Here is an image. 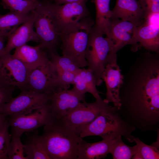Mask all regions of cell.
I'll return each mask as SVG.
<instances>
[{
	"mask_svg": "<svg viewBox=\"0 0 159 159\" xmlns=\"http://www.w3.org/2000/svg\"><path fill=\"white\" fill-rule=\"evenodd\" d=\"M159 54L141 53L123 75L121 105L138 112L159 110Z\"/></svg>",
	"mask_w": 159,
	"mask_h": 159,
	"instance_id": "obj_1",
	"label": "cell"
},
{
	"mask_svg": "<svg viewBox=\"0 0 159 159\" xmlns=\"http://www.w3.org/2000/svg\"><path fill=\"white\" fill-rule=\"evenodd\" d=\"M40 141L51 159H77L80 137L61 119L44 126Z\"/></svg>",
	"mask_w": 159,
	"mask_h": 159,
	"instance_id": "obj_2",
	"label": "cell"
},
{
	"mask_svg": "<svg viewBox=\"0 0 159 159\" xmlns=\"http://www.w3.org/2000/svg\"><path fill=\"white\" fill-rule=\"evenodd\" d=\"M136 129L124 121L121 117L118 107L108 106L81 132L82 138L98 136L102 139H114L124 137L130 143L134 142L135 137L132 132Z\"/></svg>",
	"mask_w": 159,
	"mask_h": 159,
	"instance_id": "obj_3",
	"label": "cell"
},
{
	"mask_svg": "<svg viewBox=\"0 0 159 159\" xmlns=\"http://www.w3.org/2000/svg\"><path fill=\"white\" fill-rule=\"evenodd\" d=\"M90 16L81 19L74 26L59 34L62 55L69 58L80 68L87 66L85 53L90 31L94 25Z\"/></svg>",
	"mask_w": 159,
	"mask_h": 159,
	"instance_id": "obj_4",
	"label": "cell"
},
{
	"mask_svg": "<svg viewBox=\"0 0 159 159\" xmlns=\"http://www.w3.org/2000/svg\"><path fill=\"white\" fill-rule=\"evenodd\" d=\"M96 32L92 28L85 53L88 68L92 72L96 85L103 82L102 75L107 64L117 58L114 45L108 37Z\"/></svg>",
	"mask_w": 159,
	"mask_h": 159,
	"instance_id": "obj_5",
	"label": "cell"
},
{
	"mask_svg": "<svg viewBox=\"0 0 159 159\" xmlns=\"http://www.w3.org/2000/svg\"><path fill=\"white\" fill-rule=\"evenodd\" d=\"M86 1L87 0H83L58 5L48 0L43 1L59 34L72 27L83 18L90 16L86 6Z\"/></svg>",
	"mask_w": 159,
	"mask_h": 159,
	"instance_id": "obj_6",
	"label": "cell"
},
{
	"mask_svg": "<svg viewBox=\"0 0 159 159\" xmlns=\"http://www.w3.org/2000/svg\"><path fill=\"white\" fill-rule=\"evenodd\" d=\"M30 70L10 53L3 55L0 58V86L24 91Z\"/></svg>",
	"mask_w": 159,
	"mask_h": 159,
	"instance_id": "obj_7",
	"label": "cell"
},
{
	"mask_svg": "<svg viewBox=\"0 0 159 159\" xmlns=\"http://www.w3.org/2000/svg\"><path fill=\"white\" fill-rule=\"evenodd\" d=\"M51 94L21 91L18 95L12 97L2 106L0 113L6 114L9 117L29 114L46 105L50 99Z\"/></svg>",
	"mask_w": 159,
	"mask_h": 159,
	"instance_id": "obj_8",
	"label": "cell"
},
{
	"mask_svg": "<svg viewBox=\"0 0 159 159\" xmlns=\"http://www.w3.org/2000/svg\"><path fill=\"white\" fill-rule=\"evenodd\" d=\"M109 105L101 97L92 103L85 101L71 113L60 119L79 136L85 127Z\"/></svg>",
	"mask_w": 159,
	"mask_h": 159,
	"instance_id": "obj_9",
	"label": "cell"
},
{
	"mask_svg": "<svg viewBox=\"0 0 159 159\" xmlns=\"http://www.w3.org/2000/svg\"><path fill=\"white\" fill-rule=\"evenodd\" d=\"M37 15L34 27L39 44L49 54L57 53L59 37L42 1H38L35 9Z\"/></svg>",
	"mask_w": 159,
	"mask_h": 159,
	"instance_id": "obj_10",
	"label": "cell"
},
{
	"mask_svg": "<svg viewBox=\"0 0 159 159\" xmlns=\"http://www.w3.org/2000/svg\"><path fill=\"white\" fill-rule=\"evenodd\" d=\"M60 88L56 67L51 60L30 70L24 91L36 93L51 94Z\"/></svg>",
	"mask_w": 159,
	"mask_h": 159,
	"instance_id": "obj_11",
	"label": "cell"
},
{
	"mask_svg": "<svg viewBox=\"0 0 159 159\" xmlns=\"http://www.w3.org/2000/svg\"><path fill=\"white\" fill-rule=\"evenodd\" d=\"M85 100V94L73 88L70 90L57 89L51 93L47 103L49 110L55 118L60 119L79 107Z\"/></svg>",
	"mask_w": 159,
	"mask_h": 159,
	"instance_id": "obj_12",
	"label": "cell"
},
{
	"mask_svg": "<svg viewBox=\"0 0 159 159\" xmlns=\"http://www.w3.org/2000/svg\"><path fill=\"white\" fill-rule=\"evenodd\" d=\"M54 118L47 104L29 114L9 117L8 120L11 133L21 137L24 132H32L44 126Z\"/></svg>",
	"mask_w": 159,
	"mask_h": 159,
	"instance_id": "obj_13",
	"label": "cell"
},
{
	"mask_svg": "<svg viewBox=\"0 0 159 159\" xmlns=\"http://www.w3.org/2000/svg\"><path fill=\"white\" fill-rule=\"evenodd\" d=\"M136 26L130 21L117 18L110 19L108 24L107 37L113 42L117 52L127 45L131 46L134 52L138 49L139 45L135 36Z\"/></svg>",
	"mask_w": 159,
	"mask_h": 159,
	"instance_id": "obj_14",
	"label": "cell"
},
{
	"mask_svg": "<svg viewBox=\"0 0 159 159\" xmlns=\"http://www.w3.org/2000/svg\"><path fill=\"white\" fill-rule=\"evenodd\" d=\"M159 13L147 16L144 23L136 26L135 37L140 45L148 51L159 53Z\"/></svg>",
	"mask_w": 159,
	"mask_h": 159,
	"instance_id": "obj_15",
	"label": "cell"
},
{
	"mask_svg": "<svg viewBox=\"0 0 159 159\" xmlns=\"http://www.w3.org/2000/svg\"><path fill=\"white\" fill-rule=\"evenodd\" d=\"M117 58L107 65L102 75V80L105 82L106 87V98L107 103L112 102L114 106L119 108L121 105L119 92L123 82V75L117 63Z\"/></svg>",
	"mask_w": 159,
	"mask_h": 159,
	"instance_id": "obj_16",
	"label": "cell"
},
{
	"mask_svg": "<svg viewBox=\"0 0 159 159\" xmlns=\"http://www.w3.org/2000/svg\"><path fill=\"white\" fill-rule=\"evenodd\" d=\"M36 15L35 9L32 11L30 19L16 28L9 35L7 44L5 47L4 55L10 53L13 49L25 44L29 42L39 43L37 35L34 30Z\"/></svg>",
	"mask_w": 159,
	"mask_h": 159,
	"instance_id": "obj_17",
	"label": "cell"
},
{
	"mask_svg": "<svg viewBox=\"0 0 159 159\" xmlns=\"http://www.w3.org/2000/svg\"><path fill=\"white\" fill-rule=\"evenodd\" d=\"M145 14L138 0H116L111 10V18L131 22L138 26L144 22Z\"/></svg>",
	"mask_w": 159,
	"mask_h": 159,
	"instance_id": "obj_18",
	"label": "cell"
},
{
	"mask_svg": "<svg viewBox=\"0 0 159 159\" xmlns=\"http://www.w3.org/2000/svg\"><path fill=\"white\" fill-rule=\"evenodd\" d=\"M44 50L39 44L32 46L25 44L16 48L13 55L31 70L50 61Z\"/></svg>",
	"mask_w": 159,
	"mask_h": 159,
	"instance_id": "obj_19",
	"label": "cell"
},
{
	"mask_svg": "<svg viewBox=\"0 0 159 159\" xmlns=\"http://www.w3.org/2000/svg\"><path fill=\"white\" fill-rule=\"evenodd\" d=\"M114 139H104L98 142L89 143L81 138L79 143L77 159L105 158L110 153Z\"/></svg>",
	"mask_w": 159,
	"mask_h": 159,
	"instance_id": "obj_20",
	"label": "cell"
},
{
	"mask_svg": "<svg viewBox=\"0 0 159 159\" xmlns=\"http://www.w3.org/2000/svg\"><path fill=\"white\" fill-rule=\"evenodd\" d=\"M73 87L79 93L85 94L89 92L92 95L95 99L101 98L96 88L95 79L92 71L88 68H80L76 74Z\"/></svg>",
	"mask_w": 159,
	"mask_h": 159,
	"instance_id": "obj_21",
	"label": "cell"
},
{
	"mask_svg": "<svg viewBox=\"0 0 159 159\" xmlns=\"http://www.w3.org/2000/svg\"><path fill=\"white\" fill-rule=\"evenodd\" d=\"M96 11L95 20L93 27L96 32L106 36L111 18L110 4V0H94Z\"/></svg>",
	"mask_w": 159,
	"mask_h": 159,
	"instance_id": "obj_22",
	"label": "cell"
},
{
	"mask_svg": "<svg viewBox=\"0 0 159 159\" xmlns=\"http://www.w3.org/2000/svg\"><path fill=\"white\" fill-rule=\"evenodd\" d=\"M26 133L25 144L30 159H51L40 141L38 130Z\"/></svg>",
	"mask_w": 159,
	"mask_h": 159,
	"instance_id": "obj_23",
	"label": "cell"
},
{
	"mask_svg": "<svg viewBox=\"0 0 159 159\" xmlns=\"http://www.w3.org/2000/svg\"><path fill=\"white\" fill-rule=\"evenodd\" d=\"M137 145L130 146L122 141V136L118 137L113 140L110 150L113 159H130L135 153Z\"/></svg>",
	"mask_w": 159,
	"mask_h": 159,
	"instance_id": "obj_24",
	"label": "cell"
},
{
	"mask_svg": "<svg viewBox=\"0 0 159 159\" xmlns=\"http://www.w3.org/2000/svg\"><path fill=\"white\" fill-rule=\"evenodd\" d=\"M31 11L26 14L11 11L0 16V30L8 31L12 27H16L24 23L30 18Z\"/></svg>",
	"mask_w": 159,
	"mask_h": 159,
	"instance_id": "obj_25",
	"label": "cell"
},
{
	"mask_svg": "<svg viewBox=\"0 0 159 159\" xmlns=\"http://www.w3.org/2000/svg\"><path fill=\"white\" fill-rule=\"evenodd\" d=\"M21 137L11 133L7 151L8 159H30L26 145L22 143Z\"/></svg>",
	"mask_w": 159,
	"mask_h": 159,
	"instance_id": "obj_26",
	"label": "cell"
},
{
	"mask_svg": "<svg viewBox=\"0 0 159 159\" xmlns=\"http://www.w3.org/2000/svg\"><path fill=\"white\" fill-rule=\"evenodd\" d=\"M134 142L137 145L136 151L132 159H158L159 148L152 145H147L135 137Z\"/></svg>",
	"mask_w": 159,
	"mask_h": 159,
	"instance_id": "obj_27",
	"label": "cell"
},
{
	"mask_svg": "<svg viewBox=\"0 0 159 159\" xmlns=\"http://www.w3.org/2000/svg\"><path fill=\"white\" fill-rule=\"evenodd\" d=\"M49 54L51 58V60L55 65L57 69L75 74L79 71L80 68L68 57L63 55L60 56L57 53Z\"/></svg>",
	"mask_w": 159,
	"mask_h": 159,
	"instance_id": "obj_28",
	"label": "cell"
},
{
	"mask_svg": "<svg viewBox=\"0 0 159 159\" xmlns=\"http://www.w3.org/2000/svg\"><path fill=\"white\" fill-rule=\"evenodd\" d=\"M3 4L11 11L28 13L35 9L37 4V1L26 0H1Z\"/></svg>",
	"mask_w": 159,
	"mask_h": 159,
	"instance_id": "obj_29",
	"label": "cell"
},
{
	"mask_svg": "<svg viewBox=\"0 0 159 159\" xmlns=\"http://www.w3.org/2000/svg\"><path fill=\"white\" fill-rule=\"evenodd\" d=\"M8 119L7 117L0 130V159H8L7 151L11 138V134L9 132L10 126Z\"/></svg>",
	"mask_w": 159,
	"mask_h": 159,
	"instance_id": "obj_30",
	"label": "cell"
},
{
	"mask_svg": "<svg viewBox=\"0 0 159 159\" xmlns=\"http://www.w3.org/2000/svg\"><path fill=\"white\" fill-rule=\"evenodd\" d=\"M60 87L63 89H68L73 84L76 74L56 69Z\"/></svg>",
	"mask_w": 159,
	"mask_h": 159,
	"instance_id": "obj_31",
	"label": "cell"
},
{
	"mask_svg": "<svg viewBox=\"0 0 159 159\" xmlns=\"http://www.w3.org/2000/svg\"><path fill=\"white\" fill-rule=\"evenodd\" d=\"M146 16L159 13V0H138Z\"/></svg>",
	"mask_w": 159,
	"mask_h": 159,
	"instance_id": "obj_32",
	"label": "cell"
},
{
	"mask_svg": "<svg viewBox=\"0 0 159 159\" xmlns=\"http://www.w3.org/2000/svg\"><path fill=\"white\" fill-rule=\"evenodd\" d=\"M15 87H6L0 86V110L2 106L8 102L13 97Z\"/></svg>",
	"mask_w": 159,
	"mask_h": 159,
	"instance_id": "obj_33",
	"label": "cell"
},
{
	"mask_svg": "<svg viewBox=\"0 0 159 159\" xmlns=\"http://www.w3.org/2000/svg\"><path fill=\"white\" fill-rule=\"evenodd\" d=\"M13 31L8 32L0 30V58L4 55L5 48L4 42L9 36Z\"/></svg>",
	"mask_w": 159,
	"mask_h": 159,
	"instance_id": "obj_34",
	"label": "cell"
},
{
	"mask_svg": "<svg viewBox=\"0 0 159 159\" xmlns=\"http://www.w3.org/2000/svg\"><path fill=\"white\" fill-rule=\"evenodd\" d=\"M83 0H55V3L61 5L66 3L79 1Z\"/></svg>",
	"mask_w": 159,
	"mask_h": 159,
	"instance_id": "obj_35",
	"label": "cell"
},
{
	"mask_svg": "<svg viewBox=\"0 0 159 159\" xmlns=\"http://www.w3.org/2000/svg\"><path fill=\"white\" fill-rule=\"evenodd\" d=\"M8 116L4 113H0V130L3 126L5 121Z\"/></svg>",
	"mask_w": 159,
	"mask_h": 159,
	"instance_id": "obj_36",
	"label": "cell"
},
{
	"mask_svg": "<svg viewBox=\"0 0 159 159\" xmlns=\"http://www.w3.org/2000/svg\"><path fill=\"white\" fill-rule=\"evenodd\" d=\"M28 1H37L38 0H26Z\"/></svg>",
	"mask_w": 159,
	"mask_h": 159,
	"instance_id": "obj_37",
	"label": "cell"
},
{
	"mask_svg": "<svg viewBox=\"0 0 159 159\" xmlns=\"http://www.w3.org/2000/svg\"><path fill=\"white\" fill-rule=\"evenodd\" d=\"M52 0L54 1H55V0Z\"/></svg>",
	"mask_w": 159,
	"mask_h": 159,
	"instance_id": "obj_38",
	"label": "cell"
}]
</instances>
